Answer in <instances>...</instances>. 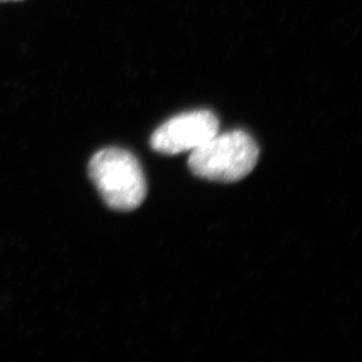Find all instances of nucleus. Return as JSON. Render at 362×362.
Returning a JSON list of instances; mask_svg holds the SVG:
<instances>
[{"label": "nucleus", "mask_w": 362, "mask_h": 362, "mask_svg": "<svg viewBox=\"0 0 362 362\" xmlns=\"http://www.w3.org/2000/svg\"><path fill=\"white\" fill-rule=\"evenodd\" d=\"M89 176L103 201L117 211L135 210L147 195L140 162L121 148L98 151L89 162Z\"/></svg>", "instance_id": "obj_1"}, {"label": "nucleus", "mask_w": 362, "mask_h": 362, "mask_svg": "<svg viewBox=\"0 0 362 362\" xmlns=\"http://www.w3.org/2000/svg\"><path fill=\"white\" fill-rule=\"evenodd\" d=\"M259 149L243 130H233L206 141L192 151L189 168L199 177L215 182L240 181L256 167Z\"/></svg>", "instance_id": "obj_2"}, {"label": "nucleus", "mask_w": 362, "mask_h": 362, "mask_svg": "<svg viewBox=\"0 0 362 362\" xmlns=\"http://www.w3.org/2000/svg\"><path fill=\"white\" fill-rule=\"evenodd\" d=\"M219 122L210 110H194L171 117L155 130L151 146L161 154L192 151L218 133Z\"/></svg>", "instance_id": "obj_3"}, {"label": "nucleus", "mask_w": 362, "mask_h": 362, "mask_svg": "<svg viewBox=\"0 0 362 362\" xmlns=\"http://www.w3.org/2000/svg\"><path fill=\"white\" fill-rule=\"evenodd\" d=\"M0 1H19V0H0Z\"/></svg>", "instance_id": "obj_4"}]
</instances>
